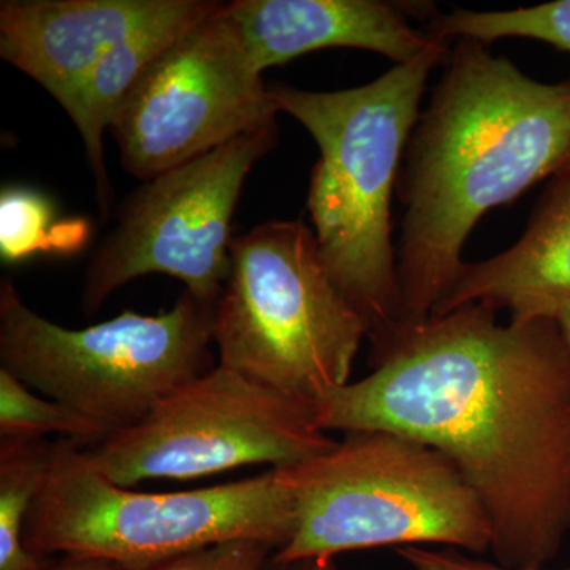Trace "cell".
Returning a JSON list of instances; mask_svg holds the SVG:
<instances>
[{
	"label": "cell",
	"instance_id": "obj_18",
	"mask_svg": "<svg viewBox=\"0 0 570 570\" xmlns=\"http://www.w3.org/2000/svg\"><path fill=\"white\" fill-rule=\"evenodd\" d=\"M73 439L81 445H97L108 436L100 423L66 404L39 396L9 371L0 370V436Z\"/></svg>",
	"mask_w": 570,
	"mask_h": 570
},
{
	"label": "cell",
	"instance_id": "obj_15",
	"mask_svg": "<svg viewBox=\"0 0 570 570\" xmlns=\"http://www.w3.org/2000/svg\"><path fill=\"white\" fill-rule=\"evenodd\" d=\"M73 439L0 436V570H43L50 562L26 547L33 502Z\"/></svg>",
	"mask_w": 570,
	"mask_h": 570
},
{
	"label": "cell",
	"instance_id": "obj_12",
	"mask_svg": "<svg viewBox=\"0 0 570 570\" xmlns=\"http://www.w3.org/2000/svg\"><path fill=\"white\" fill-rule=\"evenodd\" d=\"M227 9L261 75L326 48H356L406 63L438 40L412 28L403 7L379 0H234Z\"/></svg>",
	"mask_w": 570,
	"mask_h": 570
},
{
	"label": "cell",
	"instance_id": "obj_1",
	"mask_svg": "<svg viewBox=\"0 0 570 570\" xmlns=\"http://www.w3.org/2000/svg\"><path fill=\"white\" fill-rule=\"evenodd\" d=\"M497 313L474 303L403 330L314 415L325 433L389 431L448 456L485 509L499 564L542 569L570 532V355L553 318Z\"/></svg>",
	"mask_w": 570,
	"mask_h": 570
},
{
	"label": "cell",
	"instance_id": "obj_2",
	"mask_svg": "<svg viewBox=\"0 0 570 570\" xmlns=\"http://www.w3.org/2000/svg\"><path fill=\"white\" fill-rule=\"evenodd\" d=\"M403 160L400 332L431 317L483 214L570 174V78L538 81L485 43L456 40Z\"/></svg>",
	"mask_w": 570,
	"mask_h": 570
},
{
	"label": "cell",
	"instance_id": "obj_4",
	"mask_svg": "<svg viewBox=\"0 0 570 570\" xmlns=\"http://www.w3.org/2000/svg\"><path fill=\"white\" fill-rule=\"evenodd\" d=\"M75 442L45 482L24 528L36 557L105 558L153 570L228 542L281 550L295 531L294 494L281 468L206 489L141 493L96 471Z\"/></svg>",
	"mask_w": 570,
	"mask_h": 570
},
{
	"label": "cell",
	"instance_id": "obj_9",
	"mask_svg": "<svg viewBox=\"0 0 570 570\" xmlns=\"http://www.w3.org/2000/svg\"><path fill=\"white\" fill-rule=\"evenodd\" d=\"M277 126L149 179L122 205L118 224L82 281L86 316L137 277L167 275L217 305L230 273L232 219L254 165L275 148Z\"/></svg>",
	"mask_w": 570,
	"mask_h": 570
},
{
	"label": "cell",
	"instance_id": "obj_24",
	"mask_svg": "<svg viewBox=\"0 0 570 570\" xmlns=\"http://www.w3.org/2000/svg\"><path fill=\"white\" fill-rule=\"evenodd\" d=\"M570 570V569H569Z\"/></svg>",
	"mask_w": 570,
	"mask_h": 570
},
{
	"label": "cell",
	"instance_id": "obj_16",
	"mask_svg": "<svg viewBox=\"0 0 570 570\" xmlns=\"http://www.w3.org/2000/svg\"><path fill=\"white\" fill-rule=\"evenodd\" d=\"M89 236L86 220H58L47 195L29 187H3L0 194V257L18 264L40 253L71 254Z\"/></svg>",
	"mask_w": 570,
	"mask_h": 570
},
{
	"label": "cell",
	"instance_id": "obj_23",
	"mask_svg": "<svg viewBox=\"0 0 570 570\" xmlns=\"http://www.w3.org/2000/svg\"><path fill=\"white\" fill-rule=\"evenodd\" d=\"M554 322H557L558 328H560L562 341H564L570 355V298L566 299L560 309L557 311Z\"/></svg>",
	"mask_w": 570,
	"mask_h": 570
},
{
	"label": "cell",
	"instance_id": "obj_7",
	"mask_svg": "<svg viewBox=\"0 0 570 570\" xmlns=\"http://www.w3.org/2000/svg\"><path fill=\"white\" fill-rule=\"evenodd\" d=\"M214 311L184 291L159 316L124 311L69 330L32 311L3 279L0 370L111 434L137 425L160 400L214 367Z\"/></svg>",
	"mask_w": 570,
	"mask_h": 570
},
{
	"label": "cell",
	"instance_id": "obj_14",
	"mask_svg": "<svg viewBox=\"0 0 570 570\" xmlns=\"http://www.w3.org/2000/svg\"><path fill=\"white\" fill-rule=\"evenodd\" d=\"M220 2L179 0L170 14L146 26L129 39L116 45L97 63L67 115L77 126L86 156L96 178L97 200L102 212L110 209L112 189L104 163V134L110 129L119 105L146 67L149 66L187 28L212 13Z\"/></svg>",
	"mask_w": 570,
	"mask_h": 570
},
{
	"label": "cell",
	"instance_id": "obj_13",
	"mask_svg": "<svg viewBox=\"0 0 570 570\" xmlns=\"http://www.w3.org/2000/svg\"><path fill=\"white\" fill-rule=\"evenodd\" d=\"M570 298V174L549 181L527 230L504 253L464 262L431 317L474 303L508 309L510 321L553 318Z\"/></svg>",
	"mask_w": 570,
	"mask_h": 570
},
{
	"label": "cell",
	"instance_id": "obj_3",
	"mask_svg": "<svg viewBox=\"0 0 570 570\" xmlns=\"http://www.w3.org/2000/svg\"><path fill=\"white\" fill-rule=\"evenodd\" d=\"M449 45L436 40L419 58L344 91L268 86L277 110L317 142L307 212L330 275L365 321L371 351L401 328L392 198L428 78L448 61Z\"/></svg>",
	"mask_w": 570,
	"mask_h": 570
},
{
	"label": "cell",
	"instance_id": "obj_10",
	"mask_svg": "<svg viewBox=\"0 0 570 570\" xmlns=\"http://www.w3.org/2000/svg\"><path fill=\"white\" fill-rule=\"evenodd\" d=\"M277 112L220 2L146 67L110 130L124 170L146 183L242 135L275 127Z\"/></svg>",
	"mask_w": 570,
	"mask_h": 570
},
{
	"label": "cell",
	"instance_id": "obj_20",
	"mask_svg": "<svg viewBox=\"0 0 570 570\" xmlns=\"http://www.w3.org/2000/svg\"><path fill=\"white\" fill-rule=\"evenodd\" d=\"M396 551L414 570H542L510 569L501 564L494 566L490 562L463 557L459 551H434L422 549V547H401Z\"/></svg>",
	"mask_w": 570,
	"mask_h": 570
},
{
	"label": "cell",
	"instance_id": "obj_11",
	"mask_svg": "<svg viewBox=\"0 0 570 570\" xmlns=\"http://www.w3.org/2000/svg\"><path fill=\"white\" fill-rule=\"evenodd\" d=\"M179 0H3L0 58L69 111L116 45L163 20Z\"/></svg>",
	"mask_w": 570,
	"mask_h": 570
},
{
	"label": "cell",
	"instance_id": "obj_6",
	"mask_svg": "<svg viewBox=\"0 0 570 570\" xmlns=\"http://www.w3.org/2000/svg\"><path fill=\"white\" fill-rule=\"evenodd\" d=\"M365 337L309 225L275 219L234 236L214 311L219 365L314 404L348 384Z\"/></svg>",
	"mask_w": 570,
	"mask_h": 570
},
{
	"label": "cell",
	"instance_id": "obj_22",
	"mask_svg": "<svg viewBox=\"0 0 570 570\" xmlns=\"http://www.w3.org/2000/svg\"><path fill=\"white\" fill-rule=\"evenodd\" d=\"M261 570H340L333 560L326 558H306V560L283 561L277 560L275 553L268 558Z\"/></svg>",
	"mask_w": 570,
	"mask_h": 570
},
{
	"label": "cell",
	"instance_id": "obj_19",
	"mask_svg": "<svg viewBox=\"0 0 570 570\" xmlns=\"http://www.w3.org/2000/svg\"><path fill=\"white\" fill-rule=\"evenodd\" d=\"M262 542H228L184 554L153 570H261L275 553Z\"/></svg>",
	"mask_w": 570,
	"mask_h": 570
},
{
	"label": "cell",
	"instance_id": "obj_17",
	"mask_svg": "<svg viewBox=\"0 0 570 570\" xmlns=\"http://www.w3.org/2000/svg\"><path fill=\"white\" fill-rule=\"evenodd\" d=\"M428 36L441 41L469 39L491 41L521 37L546 41L570 51V0L521 7L515 10L475 11L459 9L428 22Z\"/></svg>",
	"mask_w": 570,
	"mask_h": 570
},
{
	"label": "cell",
	"instance_id": "obj_8",
	"mask_svg": "<svg viewBox=\"0 0 570 570\" xmlns=\"http://www.w3.org/2000/svg\"><path fill=\"white\" fill-rule=\"evenodd\" d=\"M336 444L317 426L313 404L217 365L85 455L112 483L132 489L142 480L202 479L253 464L294 466Z\"/></svg>",
	"mask_w": 570,
	"mask_h": 570
},
{
	"label": "cell",
	"instance_id": "obj_5",
	"mask_svg": "<svg viewBox=\"0 0 570 570\" xmlns=\"http://www.w3.org/2000/svg\"><path fill=\"white\" fill-rule=\"evenodd\" d=\"M281 469L294 494L295 531L277 560L419 543L491 550L478 494L448 456L414 439L354 431L330 452Z\"/></svg>",
	"mask_w": 570,
	"mask_h": 570
},
{
	"label": "cell",
	"instance_id": "obj_21",
	"mask_svg": "<svg viewBox=\"0 0 570 570\" xmlns=\"http://www.w3.org/2000/svg\"><path fill=\"white\" fill-rule=\"evenodd\" d=\"M43 570H127L118 562L105 558L78 557L66 554L61 560L52 561Z\"/></svg>",
	"mask_w": 570,
	"mask_h": 570
}]
</instances>
